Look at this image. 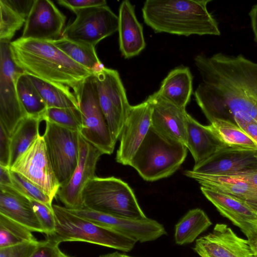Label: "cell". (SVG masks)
<instances>
[{
  "label": "cell",
  "mask_w": 257,
  "mask_h": 257,
  "mask_svg": "<svg viewBox=\"0 0 257 257\" xmlns=\"http://www.w3.org/2000/svg\"><path fill=\"white\" fill-rule=\"evenodd\" d=\"M256 225V226H257V223L256 224V225Z\"/></svg>",
  "instance_id": "681fc988"
},
{
  "label": "cell",
  "mask_w": 257,
  "mask_h": 257,
  "mask_svg": "<svg viewBox=\"0 0 257 257\" xmlns=\"http://www.w3.org/2000/svg\"><path fill=\"white\" fill-rule=\"evenodd\" d=\"M11 138L0 125V165L10 168Z\"/></svg>",
  "instance_id": "ab89813d"
},
{
  "label": "cell",
  "mask_w": 257,
  "mask_h": 257,
  "mask_svg": "<svg viewBox=\"0 0 257 257\" xmlns=\"http://www.w3.org/2000/svg\"><path fill=\"white\" fill-rule=\"evenodd\" d=\"M39 241L0 248V257H30Z\"/></svg>",
  "instance_id": "74e56055"
},
{
  "label": "cell",
  "mask_w": 257,
  "mask_h": 257,
  "mask_svg": "<svg viewBox=\"0 0 257 257\" xmlns=\"http://www.w3.org/2000/svg\"><path fill=\"white\" fill-rule=\"evenodd\" d=\"M118 17L119 46L122 55L126 59L138 55L145 49L146 42L143 27L130 1L121 3Z\"/></svg>",
  "instance_id": "7402d4cb"
},
{
  "label": "cell",
  "mask_w": 257,
  "mask_h": 257,
  "mask_svg": "<svg viewBox=\"0 0 257 257\" xmlns=\"http://www.w3.org/2000/svg\"><path fill=\"white\" fill-rule=\"evenodd\" d=\"M0 42H11L27 18L9 6L5 0H0Z\"/></svg>",
  "instance_id": "d6a6232c"
},
{
  "label": "cell",
  "mask_w": 257,
  "mask_h": 257,
  "mask_svg": "<svg viewBox=\"0 0 257 257\" xmlns=\"http://www.w3.org/2000/svg\"><path fill=\"white\" fill-rule=\"evenodd\" d=\"M73 22L66 26L62 37L91 45L118 31V17L106 5L78 11Z\"/></svg>",
  "instance_id": "8fae6325"
},
{
  "label": "cell",
  "mask_w": 257,
  "mask_h": 257,
  "mask_svg": "<svg viewBox=\"0 0 257 257\" xmlns=\"http://www.w3.org/2000/svg\"><path fill=\"white\" fill-rule=\"evenodd\" d=\"M57 3L75 14L82 9L106 5V2L105 0H58Z\"/></svg>",
  "instance_id": "f35d334b"
},
{
  "label": "cell",
  "mask_w": 257,
  "mask_h": 257,
  "mask_svg": "<svg viewBox=\"0 0 257 257\" xmlns=\"http://www.w3.org/2000/svg\"><path fill=\"white\" fill-rule=\"evenodd\" d=\"M52 207L56 228L54 233L47 237L59 243L85 242L128 252L137 243L135 239L118 231L73 214L65 207L55 204Z\"/></svg>",
  "instance_id": "5b68a950"
},
{
  "label": "cell",
  "mask_w": 257,
  "mask_h": 257,
  "mask_svg": "<svg viewBox=\"0 0 257 257\" xmlns=\"http://www.w3.org/2000/svg\"><path fill=\"white\" fill-rule=\"evenodd\" d=\"M59 257H70L67 255H66V254H65L64 253L62 252V253L60 255V256Z\"/></svg>",
  "instance_id": "7dc6e473"
},
{
  "label": "cell",
  "mask_w": 257,
  "mask_h": 257,
  "mask_svg": "<svg viewBox=\"0 0 257 257\" xmlns=\"http://www.w3.org/2000/svg\"><path fill=\"white\" fill-rule=\"evenodd\" d=\"M66 18L50 0H35L21 37L48 42L62 37Z\"/></svg>",
  "instance_id": "9a60e30c"
},
{
  "label": "cell",
  "mask_w": 257,
  "mask_h": 257,
  "mask_svg": "<svg viewBox=\"0 0 257 257\" xmlns=\"http://www.w3.org/2000/svg\"><path fill=\"white\" fill-rule=\"evenodd\" d=\"M251 20V27L254 36V39L257 43V4L254 5L249 13Z\"/></svg>",
  "instance_id": "f6af8a7d"
},
{
  "label": "cell",
  "mask_w": 257,
  "mask_h": 257,
  "mask_svg": "<svg viewBox=\"0 0 257 257\" xmlns=\"http://www.w3.org/2000/svg\"><path fill=\"white\" fill-rule=\"evenodd\" d=\"M193 249L200 257H254L247 239L223 223L197 239Z\"/></svg>",
  "instance_id": "ac0fdd59"
},
{
  "label": "cell",
  "mask_w": 257,
  "mask_h": 257,
  "mask_svg": "<svg viewBox=\"0 0 257 257\" xmlns=\"http://www.w3.org/2000/svg\"><path fill=\"white\" fill-rule=\"evenodd\" d=\"M12 187L30 199L52 208L53 200L37 184L22 174L10 169Z\"/></svg>",
  "instance_id": "e575fe53"
},
{
  "label": "cell",
  "mask_w": 257,
  "mask_h": 257,
  "mask_svg": "<svg viewBox=\"0 0 257 257\" xmlns=\"http://www.w3.org/2000/svg\"><path fill=\"white\" fill-rule=\"evenodd\" d=\"M122 256H123V257H133V256H130V255H126L125 254H122Z\"/></svg>",
  "instance_id": "c3c4849f"
},
{
  "label": "cell",
  "mask_w": 257,
  "mask_h": 257,
  "mask_svg": "<svg viewBox=\"0 0 257 257\" xmlns=\"http://www.w3.org/2000/svg\"><path fill=\"white\" fill-rule=\"evenodd\" d=\"M186 176L194 179L201 186L209 188L239 199L257 211V189L234 176L214 175L185 171Z\"/></svg>",
  "instance_id": "44dd1931"
},
{
  "label": "cell",
  "mask_w": 257,
  "mask_h": 257,
  "mask_svg": "<svg viewBox=\"0 0 257 257\" xmlns=\"http://www.w3.org/2000/svg\"><path fill=\"white\" fill-rule=\"evenodd\" d=\"M78 164L68 182L59 187L56 196L69 209L84 208L82 194L88 181L95 177L97 162L102 155L79 135Z\"/></svg>",
  "instance_id": "5bb4252c"
},
{
  "label": "cell",
  "mask_w": 257,
  "mask_h": 257,
  "mask_svg": "<svg viewBox=\"0 0 257 257\" xmlns=\"http://www.w3.org/2000/svg\"><path fill=\"white\" fill-rule=\"evenodd\" d=\"M257 169V151L222 146L192 171L203 174L232 175Z\"/></svg>",
  "instance_id": "2e32d148"
},
{
  "label": "cell",
  "mask_w": 257,
  "mask_h": 257,
  "mask_svg": "<svg viewBox=\"0 0 257 257\" xmlns=\"http://www.w3.org/2000/svg\"><path fill=\"white\" fill-rule=\"evenodd\" d=\"M211 1L147 0L142 8L143 17L156 33L219 36L218 23L207 8Z\"/></svg>",
  "instance_id": "3957f363"
},
{
  "label": "cell",
  "mask_w": 257,
  "mask_h": 257,
  "mask_svg": "<svg viewBox=\"0 0 257 257\" xmlns=\"http://www.w3.org/2000/svg\"><path fill=\"white\" fill-rule=\"evenodd\" d=\"M234 122L245 132L257 144V122L234 119Z\"/></svg>",
  "instance_id": "60d3db41"
},
{
  "label": "cell",
  "mask_w": 257,
  "mask_h": 257,
  "mask_svg": "<svg viewBox=\"0 0 257 257\" xmlns=\"http://www.w3.org/2000/svg\"><path fill=\"white\" fill-rule=\"evenodd\" d=\"M79 135L78 131L46 121L43 136L60 187L68 182L78 164Z\"/></svg>",
  "instance_id": "ba28073f"
},
{
  "label": "cell",
  "mask_w": 257,
  "mask_h": 257,
  "mask_svg": "<svg viewBox=\"0 0 257 257\" xmlns=\"http://www.w3.org/2000/svg\"><path fill=\"white\" fill-rule=\"evenodd\" d=\"M81 116L80 136L102 154H111L116 141L100 105L94 74L73 89Z\"/></svg>",
  "instance_id": "52a82bcc"
},
{
  "label": "cell",
  "mask_w": 257,
  "mask_h": 257,
  "mask_svg": "<svg viewBox=\"0 0 257 257\" xmlns=\"http://www.w3.org/2000/svg\"><path fill=\"white\" fill-rule=\"evenodd\" d=\"M27 75L45 101L47 108L79 109L76 96L74 93L71 92L68 86Z\"/></svg>",
  "instance_id": "4316f807"
},
{
  "label": "cell",
  "mask_w": 257,
  "mask_h": 257,
  "mask_svg": "<svg viewBox=\"0 0 257 257\" xmlns=\"http://www.w3.org/2000/svg\"><path fill=\"white\" fill-rule=\"evenodd\" d=\"M60 243L47 237L39 242L30 257H59L63 252L60 250Z\"/></svg>",
  "instance_id": "8d00e7d4"
},
{
  "label": "cell",
  "mask_w": 257,
  "mask_h": 257,
  "mask_svg": "<svg viewBox=\"0 0 257 257\" xmlns=\"http://www.w3.org/2000/svg\"><path fill=\"white\" fill-rule=\"evenodd\" d=\"M202 82L194 96L209 121L224 119L257 122V63L241 54L222 52L194 58Z\"/></svg>",
  "instance_id": "6da1fadb"
},
{
  "label": "cell",
  "mask_w": 257,
  "mask_h": 257,
  "mask_svg": "<svg viewBox=\"0 0 257 257\" xmlns=\"http://www.w3.org/2000/svg\"><path fill=\"white\" fill-rule=\"evenodd\" d=\"M13 59L24 73L72 89L92 72L50 42L20 38L10 43Z\"/></svg>",
  "instance_id": "7a4b0ae2"
},
{
  "label": "cell",
  "mask_w": 257,
  "mask_h": 257,
  "mask_svg": "<svg viewBox=\"0 0 257 257\" xmlns=\"http://www.w3.org/2000/svg\"><path fill=\"white\" fill-rule=\"evenodd\" d=\"M34 212L47 236L53 235L56 228V221L53 207L37 201L30 199Z\"/></svg>",
  "instance_id": "d590c367"
},
{
  "label": "cell",
  "mask_w": 257,
  "mask_h": 257,
  "mask_svg": "<svg viewBox=\"0 0 257 257\" xmlns=\"http://www.w3.org/2000/svg\"><path fill=\"white\" fill-rule=\"evenodd\" d=\"M16 86L19 98L27 115L43 118L47 105L26 73L22 72L19 74Z\"/></svg>",
  "instance_id": "4dcf8cb0"
},
{
  "label": "cell",
  "mask_w": 257,
  "mask_h": 257,
  "mask_svg": "<svg viewBox=\"0 0 257 257\" xmlns=\"http://www.w3.org/2000/svg\"><path fill=\"white\" fill-rule=\"evenodd\" d=\"M32 231L0 214V248L38 240Z\"/></svg>",
  "instance_id": "1f68e13d"
},
{
  "label": "cell",
  "mask_w": 257,
  "mask_h": 257,
  "mask_svg": "<svg viewBox=\"0 0 257 257\" xmlns=\"http://www.w3.org/2000/svg\"><path fill=\"white\" fill-rule=\"evenodd\" d=\"M0 185L12 187L10 169L0 165Z\"/></svg>",
  "instance_id": "ee69618b"
},
{
  "label": "cell",
  "mask_w": 257,
  "mask_h": 257,
  "mask_svg": "<svg viewBox=\"0 0 257 257\" xmlns=\"http://www.w3.org/2000/svg\"><path fill=\"white\" fill-rule=\"evenodd\" d=\"M83 206L119 217L142 219L147 218L131 187L114 177L90 180L82 194Z\"/></svg>",
  "instance_id": "8992f818"
},
{
  "label": "cell",
  "mask_w": 257,
  "mask_h": 257,
  "mask_svg": "<svg viewBox=\"0 0 257 257\" xmlns=\"http://www.w3.org/2000/svg\"><path fill=\"white\" fill-rule=\"evenodd\" d=\"M0 214L32 231L45 233L30 199L13 187L0 185Z\"/></svg>",
  "instance_id": "603a6c76"
},
{
  "label": "cell",
  "mask_w": 257,
  "mask_h": 257,
  "mask_svg": "<svg viewBox=\"0 0 257 257\" xmlns=\"http://www.w3.org/2000/svg\"><path fill=\"white\" fill-rule=\"evenodd\" d=\"M231 176H234L248 182L257 189V169L232 175Z\"/></svg>",
  "instance_id": "7bdbcfd3"
},
{
  "label": "cell",
  "mask_w": 257,
  "mask_h": 257,
  "mask_svg": "<svg viewBox=\"0 0 257 257\" xmlns=\"http://www.w3.org/2000/svg\"><path fill=\"white\" fill-rule=\"evenodd\" d=\"M38 185L52 200L60 185L48 156L45 141L40 135L10 168Z\"/></svg>",
  "instance_id": "7c38bea8"
},
{
  "label": "cell",
  "mask_w": 257,
  "mask_h": 257,
  "mask_svg": "<svg viewBox=\"0 0 257 257\" xmlns=\"http://www.w3.org/2000/svg\"><path fill=\"white\" fill-rule=\"evenodd\" d=\"M100 105L110 132L116 141L131 105L125 88L116 70L104 67L93 73Z\"/></svg>",
  "instance_id": "30bf717a"
},
{
  "label": "cell",
  "mask_w": 257,
  "mask_h": 257,
  "mask_svg": "<svg viewBox=\"0 0 257 257\" xmlns=\"http://www.w3.org/2000/svg\"><path fill=\"white\" fill-rule=\"evenodd\" d=\"M41 117L28 115L18 124L11 138L10 169L32 145L39 134Z\"/></svg>",
  "instance_id": "83f0119b"
},
{
  "label": "cell",
  "mask_w": 257,
  "mask_h": 257,
  "mask_svg": "<svg viewBox=\"0 0 257 257\" xmlns=\"http://www.w3.org/2000/svg\"><path fill=\"white\" fill-rule=\"evenodd\" d=\"M99 257H123L122 254L115 251L112 253H107L100 255Z\"/></svg>",
  "instance_id": "bcb514c9"
},
{
  "label": "cell",
  "mask_w": 257,
  "mask_h": 257,
  "mask_svg": "<svg viewBox=\"0 0 257 257\" xmlns=\"http://www.w3.org/2000/svg\"><path fill=\"white\" fill-rule=\"evenodd\" d=\"M187 135V147L193 156L195 164L204 161L223 146L207 125L201 124L188 113Z\"/></svg>",
  "instance_id": "d4e9b609"
},
{
  "label": "cell",
  "mask_w": 257,
  "mask_h": 257,
  "mask_svg": "<svg viewBox=\"0 0 257 257\" xmlns=\"http://www.w3.org/2000/svg\"><path fill=\"white\" fill-rule=\"evenodd\" d=\"M187 149L151 125L129 166L145 180L155 181L174 173L185 160Z\"/></svg>",
  "instance_id": "277c9868"
},
{
  "label": "cell",
  "mask_w": 257,
  "mask_h": 257,
  "mask_svg": "<svg viewBox=\"0 0 257 257\" xmlns=\"http://www.w3.org/2000/svg\"><path fill=\"white\" fill-rule=\"evenodd\" d=\"M211 224V221L203 210H190L175 225V242L178 245L192 243Z\"/></svg>",
  "instance_id": "f1b7e54d"
},
{
  "label": "cell",
  "mask_w": 257,
  "mask_h": 257,
  "mask_svg": "<svg viewBox=\"0 0 257 257\" xmlns=\"http://www.w3.org/2000/svg\"><path fill=\"white\" fill-rule=\"evenodd\" d=\"M200 189L219 212L244 234L257 223V211L244 202L209 188L201 186Z\"/></svg>",
  "instance_id": "ffe728a7"
},
{
  "label": "cell",
  "mask_w": 257,
  "mask_h": 257,
  "mask_svg": "<svg viewBox=\"0 0 257 257\" xmlns=\"http://www.w3.org/2000/svg\"><path fill=\"white\" fill-rule=\"evenodd\" d=\"M207 126L223 146L257 151L256 143L234 122L215 119Z\"/></svg>",
  "instance_id": "484cf974"
},
{
  "label": "cell",
  "mask_w": 257,
  "mask_h": 257,
  "mask_svg": "<svg viewBox=\"0 0 257 257\" xmlns=\"http://www.w3.org/2000/svg\"><path fill=\"white\" fill-rule=\"evenodd\" d=\"M42 117L45 121H48L79 132L81 127V116L79 109L47 108Z\"/></svg>",
  "instance_id": "836d02e7"
},
{
  "label": "cell",
  "mask_w": 257,
  "mask_h": 257,
  "mask_svg": "<svg viewBox=\"0 0 257 257\" xmlns=\"http://www.w3.org/2000/svg\"><path fill=\"white\" fill-rule=\"evenodd\" d=\"M192 80L189 68L179 66L169 72L156 92L164 99L185 109L193 91Z\"/></svg>",
  "instance_id": "cb8c5ba5"
},
{
  "label": "cell",
  "mask_w": 257,
  "mask_h": 257,
  "mask_svg": "<svg viewBox=\"0 0 257 257\" xmlns=\"http://www.w3.org/2000/svg\"><path fill=\"white\" fill-rule=\"evenodd\" d=\"M68 209L78 216L118 231L137 242L154 241L167 233L162 224L148 217L142 219H129L85 207Z\"/></svg>",
  "instance_id": "4fadbf2b"
},
{
  "label": "cell",
  "mask_w": 257,
  "mask_h": 257,
  "mask_svg": "<svg viewBox=\"0 0 257 257\" xmlns=\"http://www.w3.org/2000/svg\"><path fill=\"white\" fill-rule=\"evenodd\" d=\"M147 99L152 107V125L164 135L187 147V117L185 108L169 102L157 92Z\"/></svg>",
  "instance_id": "d6986e66"
},
{
  "label": "cell",
  "mask_w": 257,
  "mask_h": 257,
  "mask_svg": "<svg viewBox=\"0 0 257 257\" xmlns=\"http://www.w3.org/2000/svg\"><path fill=\"white\" fill-rule=\"evenodd\" d=\"M76 63L95 73L104 66L98 57L95 47L61 37L50 42Z\"/></svg>",
  "instance_id": "f546056e"
},
{
  "label": "cell",
  "mask_w": 257,
  "mask_h": 257,
  "mask_svg": "<svg viewBox=\"0 0 257 257\" xmlns=\"http://www.w3.org/2000/svg\"><path fill=\"white\" fill-rule=\"evenodd\" d=\"M10 43L0 42V125L11 136L28 116L19 98L17 79L23 72L15 64Z\"/></svg>",
  "instance_id": "9c48e42d"
},
{
  "label": "cell",
  "mask_w": 257,
  "mask_h": 257,
  "mask_svg": "<svg viewBox=\"0 0 257 257\" xmlns=\"http://www.w3.org/2000/svg\"><path fill=\"white\" fill-rule=\"evenodd\" d=\"M152 107L146 99L131 106L120 136L116 161L129 165L152 125Z\"/></svg>",
  "instance_id": "e0dca14e"
},
{
  "label": "cell",
  "mask_w": 257,
  "mask_h": 257,
  "mask_svg": "<svg viewBox=\"0 0 257 257\" xmlns=\"http://www.w3.org/2000/svg\"><path fill=\"white\" fill-rule=\"evenodd\" d=\"M245 235L254 256L257 257V226H254Z\"/></svg>",
  "instance_id": "b9f144b4"
}]
</instances>
